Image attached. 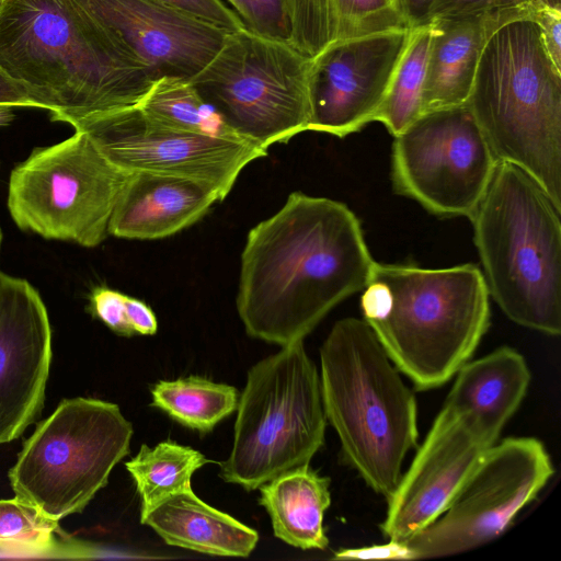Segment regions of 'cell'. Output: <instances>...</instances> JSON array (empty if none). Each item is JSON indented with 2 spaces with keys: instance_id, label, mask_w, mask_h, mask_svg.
<instances>
[{
  "instance_id": "1",
  "label": "cell",
  "mask_w": 561,
  "mask_h": 561,
  "mask_svg": "<svg viewBox=\"0 0 561 561\" xmlns=\"http://www.w3.org/2000/svg\"><path fill=\"white\" fill-rule=\"evenodd\" d=\"M375 261L343 203L296 191L255 225L241 253L237 310L245 332L286 346L363 290Z\"/></svg>"
},
{
  "instance_id": "2",
  "label": "cell",
  "mask_w": 561,
  "mask_h": 561,
  "mask_svg": "<svg viewBox=\"0 0 561 561\" xmlns=\"http://www.w3.org/2000/svg\"><path fill=\"white\" fill-rule=\"evenodd\" d=\"M0 77L32 107L71 126L137 105L157 80L76 0H4Z\"/></svg>"
},
{
  "instance_id": "3",
  "label": "cell",
  "mask_w": 561,
  "mask_h": 561,
  "mask_svg": "<svg viewBox=\"0 0 561 561\" xmlns=\"http://www.w3.org/2000/svg\"><path fill=\"white\" fill-rule=\"evenodd\" d=\"M360 308L387 355L417 390L443 386L490 325V295L473 264L445 268L375 261Z\"/></svg>"
},
{
  "instance_id": "4",
  "label": "cell",
  "mask_w": 561,
  "mask_h": 561,
  "mask_svg": "<svg viewBox=\"0 0 561 561\" xmlns=\"http://www.w3.org/2000/svg\"><path fill=\"white\" fill-rule=\"evenodd\" d=\"M533 14L491 32L467 105L495 159L526 171L561 209V70Z\"/></svg>"
},
{
  "instance_id": "5",
  "label": "cell",
  "mask_w": 561,
  "mask_h": 561,
  "mask_svg": "<svg viewBox=\"0 0 561 561\" xmlns=\"http://www.w3.org/2000/svg\"><path fill=\"white\" fill-rule=\"evenodd\" d=\"M320 365L324 413L345 461L388 499L417 442L413 392L364 319L333 324L320 348Z\"/></svg>"
},
{
  "instance_id": "6",
  "label": "cell",
  "mask_w": 561,
  "mask_h": 561,
  "mask_svg": "<svg viewBox=\"0 0 561 561\" xmlns=\"http://www.w3.org/2000/svg\"><path fill=\"white\" fill-rule=\"evenodd\" d=\"M561 209L519 167L497 161L472 216L490 297L513 322L561 332Z\"/></svg>"
},
{
  "instance_id": "7",
  "label": "cell",
  "mask_w": 561,
  "mask_h": 561,
  "mask_svg": "<svg viewBox=\"0 0 561 561\" xmlns=\"http://www.w3.org/2000/svg\"><path fill=\"white\" fill-rule=\"evenodd\" d=\"M320 375L302 341L256 363L239 398L232 449L220 477L247 491L309 465L324 444Z\"/></svg>"
},
{
  "instance_id": "8",
  "label": "cell",
  "mask_w": 561,
  "mask_h": 561,
  "mask_svg": "<svg viewBox=\"0 0 561 561\" xmlns=\"http://www.w3.org/2000/svg\"><path fill=\"white\" fill-rule=\"evenodd\" d=\"M133 426L115 403L62 400L24 443L9 479L15 497L59 520L82 512L129 454Z\"/></svg>"
},
{
  "instance_id": "9",
  "label": "cell",
  "mask_w": 561,
  "mask_h": 561,
  "mask_svg": "<svg viewBox=\"0 0 561 561\" xmlns=\"http://www.w3.org/2000/svg\"><path fill=\"white\" fill-rule=\"evenodd\" d=\"M311 58L288 43L230 31L211 60L190 80L240 137L264 149L309 130Z\"/></svg>"
},
{
  "instance_id": "10",
  "label": "cell",
  "mask_w": 561,
  "mask_h": 561,
  "mask_svg": "<svg viewBox=\"0 0 561 561\" xmlns=\"http://www.w3.org/2000/svg\"><path fill=\"white\" fill-rule=\"evenodd\" d=\"M130 172L108 161L81 130L34 149L11 172L8 209L15 225L46 239L93 248Z\"/></svg>"
},
{
  "instance_id": "11",
  "label": "cell",
  "mask_w": 561,
  "mask_h": 561,
  "mask_svg": "<svg viewBox=\"0 0 561 561\" xmlns=\"http://www.w3.org/2000/svg\"><path fill=\"white\" fill-rule=\"evenodd\" d=\"M543 444L510 437L490 446L446 511L403 541L413 560L469 551L497 538L553 476Z\"/></svg>"
},
{
  "instance_id": "12",
  "label": "cell",
  "mask_w": 561,
  "mask_h": 561,
  "mask_svg": "<svg viewBox=\"0 0 561 561\" xmlns=\"http://www.w3.org/2000/svg\"><path fill=\"white\" fill-rule=\"evenodd\" d=\"M495 159L467 104L422 114L394 136V191L442 217L470 218Z\"/></svg>"
},
{
  "instance_id": "13",
  "label": "cell",
  "mask_w": 561,
  "mask_h": 561,
  "mask_svg": "<svg viewBox=\"0 0 561 561\" xmlns=\"http://www.w3.org/2000/svg\"><path fill=\"white\" fill-rule=\"evenodd\" d=\"M113 164L127 172L186 178L213 187L224 201L239 174L267 149L241 137L180 130L137 105L99 113L72 125Z\"/></svg>"
},
{
  "instance_id": "14",
  "label": "cell",
  "mask_w": 561,
  "mask_h": 561,
  "mask_svg": "<svg viewBox=\"0 0 561 561\" xmlns=\"http://www.w3.org/2000/svg\"><path fill=\"white\" fill-rule=\"evenodd\" d=\"M410 31L337 39L311 58L309 130L344 138L375 122Z\"/></svg>"
},
{
  "instance_id": "15",
  "label": "cell",
  "mask_w": 561,
  "mask_h": 561,
  "mask_svg": "<svg viewBox=\"0 0 561 561\" xmlns=\"http://www.w3.org/2000/svg\"><path fill=\"white\" fill-rule=\"evenodd\" d=\"M494 443L469 414L444 403L387 499L383 536L403 542L436 520Z\"/></svg>"
},
{
  "instance_id": "16",
  "label": "cell",
  "mask_w": 561,
  "mask_h": 561,
  "mask_svg": "<svg viewBox=\"0 0 561 561\" xmlns=\"http://www.w3.org/2000/svg\"><path fill=\"white\" fill-rule=\"evenodd\" d=\"M51 362V329L38 291L0 272V445L41 414Z\"/></svg>"
},
{
  "instance_id": "17",
  "label": "cell",
  "mask_w": 561,
  "mask_h": 561,
  "mask_svg": "<svg viewBox=\"0 0 561 561\" xmlns=\"http://www.w3.org/2000/svg\"><path fill=\"white\" fill-rule=\"evenodd\" d=\"M76 1L114 32L157 79H191L230 32L160 0Z\"/></svg>"
},
{
  "instance_id": "18",
  "label": "cell",
  "mask_w": 561,
  "mask_h": 561,
  "mask_svg": "<svg viewBox=\"0 0 561 561\" xmlns=\"http://www.w3.org/2000/svg\"><path fill=\"white\" fill-rule=\"evenodd\" d=\"M217 202L210 186L186 178L130 172L113 209L108 234L156 240L199 221Z\"/></svg>"
},
{
  "instance_id": "19",
  "label": "cell",
  "mask_w": 561,
  "mask_h": 561,
  "mask_svg": "<svg viewBox=\"0 0 561 561\" xmlns=\"http://www.w3.org/2000/svg\"><path fill=\"white\" fill-rule=\"evenodd\" d=\"M535 11H502L431 20L422 114L465 105L491 32L507 19Z\"/></svg>"
},
{
  "instance_id": "20",
  "label": "cell",
  "mask_w": 561,
  "mask_h": 561,
  "mask_svg": "<svg viewBox=\"0 0 561 561\" xmlns=\"http://www.w3.org/2000/svg\"><path fill=\"white\" fill-rule=\"evenodd\" d=\"M530 378L524 356L503 346L466 362L456 373L445 404L469 414L479 428L496 442L523 402Z\"/></svg>"
},
{
  "instance_id": "21",
  "label": "cell",
  "mask_w": 561,
  "mask_h": 561,
  "mask_svg": "<svg viewBox=\"0 0 561 561\" xmlns=\"http://www.w3.org/2000/svg\"><path fill=\"white\" fill-rule=\"evenodd\" d=\"M140 522L170 546L211 556L248 557L259 541L255 529L203 502L192 489L168 497Z\"/></svg>"
},
{
  "instance_id": "22",
  "label": "cell",
  "mask_w": 561,
  "mask_h": 561,
  "mask_svg": "<svg viewBox=\"0 0 561 561\" xmlns=\"http://www.w3.org/2000/svg\"><path fill=\"white\" fill-rule=\"evenodd\" d=\"M260 492L275 537L304 550L328 547L323 517L331 504L329 478L307 465L262 484Z\"/></svg>"
},
{
  "instance_id": "23",
  "label": "cell",
  "mask_w": 561,
  "mask_h": 561,
  "mask_svg": "<svg viewBox=\"0 0 561 561\" xmlns=\"http://www.w3.org/2000/svg\"><path fill=\"white\" fill-rule=\"evenodd\" d=\"M202 453L172 440L141 445L126 469L141 499L140 517L168 497L191 488L193 473L209 462Z\"/></svg>"
},
{
  "instance_id": "24",
  "label": "cell",
  "mask_w": 561,
  "mask_h": 561,
  "mask_svg": "<svg viewBox=\"0 0 561 561\" xmlns=\"http://www.w3.org/2000/svg\"><path fill=\"white\" fill-rule=\"evenodd\" d=\"M152 405L178 423L207 433L238 408V390L198 376L161 380L151 390Z\"/></svg>"
},
{
  "instance_id": "25",
  "label": "cell",
  "mask_w": 561,
  "mask_h": 561,
  "mask_svg": "<svg viewBox=\"0 0 561 561\" xmlns=\"http://www.w3.org/2000/svg\"><path fill=\"white\" fill-rule=\"evenodd\" d=\"M137 106L154 121L180 130L240 137L202 99L187 78L175 76L158 78Z\"/></svg>"
},
{
  "instance_id": "26",
  "label": "cell",
  "mask_w": 561,
  "mask_h": 561,
  "mask_svg": "<svg viewBox=\"0 0 561 561\" xmlns=\"http://www.w3.org/2000/svg\"><path fill=\"white\" fill-rule=\"evenodd\" d=\"M428 24L410 31L408 43L375 118L393 137L422 115V92L430 43Z\"/></svg>"
},
{
  "instance_id": "27",
  "label": "cell",
  "mask_w": 561,
  "mask_h": 561,
  "mask_svg": "<svg viewBox=\"0 0 561 561\" xmlns=\"http://www.w3.org/2000/svg\"><path fill=\"white\" fill-rule=\"evenodd\" d=\"M58 535V520L45 516L18 497L0 500V550L53 556L62 552Z\"/></svg>"
},
{
  "instance_id": "28",
  "label": "cell",
  "mask_w": 561,
  "mask_h": 561,
  "mask_svg": "<svg viewBox=\"0 0 561 561\" xmlns=\"http://www.w3.org/2000/svg\"><path fill=\"white\" fill-rule=\"evenodd\" d=\"M291 36L289 45L313 58L337 39L334 0H286Z\"/></svg>"
},
{
  "instance_id": "29",
  "label": "cell",
  "mask_w": 561,
  "mask_h": 561,
  "mask_svg": "<svg viewBox=\"0 0 561 561\" xmlns=\"http://www.w3.org/2000/svg\"><path fill=\"white\" fill-rule=\"evenodd\" d=\"M90 311L119 335H153L158 330L157 317L145 301L106 286L92 290Z\"/></svg>"
},
{
  "instance_id": "30",
  "label": "cell",
  "mask_w": 561,
  "mask_h": 561,
  "mask_svg": "<svg viewBox=\"0 0 561 561\" xmlns=\"http://www.w3.org/2000/svg\"><path fill=\"white\" fill-rule=\"evenodd\" d=\"M334 7L337 39L409 30L396 10L393 0H334Z\"/></svg>"
},
{
  "instance_id": "31",
  "label": "cell",
  "mask_w": 561,
  "mask_h": 561,
  "mask_svg": "<svg viewBox=\"0 0 561 561\" xmlns=\"http://www.w3.org/2000/svg\"><path fill=\"white\" fill-rule=\"evenodd\" d=\"M250 32L289 44L291 25L286 0H229Z\"/></svg>"
},
{
  "instance_id": "32",
  "label": "cell",
  "mask_w": 561,
  "mask_h": 561,
  "mask_svg": "<svg viewBox=\"0 0 561 561\" xmlns=\"http://www.w3.org/2000/svg\"><path fill=\"white\" fill-rule=\"evenodd\" d=\"M538 0H434L432 19L502 11H536Z\"/></svg>"
},
{
  "instance_id": "33",
  "label": "cell",
  "mask_w": 561,
  "mask_h": 561,
  "mask_svg": "<svg viewBox=\"0 0 561 561\" xmlns=\"http://www.w3.org/2000/svg\"><path fill=\"white\" fill-rule=\"evenodd\" d=\"M198 19L228 31L245 27L239 15L224 0H160Z\"/></svg>"
},
{
  "instance_id": "34",
  "label": "cell",
  "mask_w": 561,
  "mask_h": 561,
  "mask_svg": "<svg viewBox=\"0 0 561 561\" xmlns=\"http://www.w3.org/2000/svg\"><path fill=\"white\" fill-rule=\"evenodd\" d=\"M337 560H413V556L405 542L388 540L383 545L362 548H350L336 551Z\"/></svg>"
},
{
  "instance_id": "35",
  "label": "cell",
  "mask_w": 561,
  "mask_h": 561,
  "mask_svg": "<svg viewBox=\"0 0 561 561\" xmlns=\"http://www.w3.org/2000/svg\"><path fill=\"white\" fill-rule=\"evenodd\" d=\"M533 16L540 26L542 41L550 58L561 70V11L541 5Z\"/></svg>"
},
{
  "instance_id": "36",
  "label": "cell",
  "mask_w": 561,
  "mask_h": 561,
  "mask_svg": "<svg viewBox=\"0 0 561 561\" xmlns=\"http://www.w3.org/2000/svg\"><path fill=\"white\" fill-rule=\"evenodd\" d=\"M393 4L409 30L426 25L432 20L434 0H393Z\"/></svg>"
},
{
  "instance_id": "37",
  "label": "cell",
  "mask_w": 561,
  "mask_h": 561,
  "mask_svg": "<svg viewBox=\"0 0 561 561\" xmlns=\"http://www.w3.org/2000/svg\"><path fill=\"white\" fill-rule=\"evenodd\" d=\"M0 104L12 107H32L31 103L0 77Z\"/></svg>"
},
{
  "instance_id": "38",
  "label": "cell",
  "mask_w": 561,
  "mask_h": 561,
  "mask_svg": "<svg viewBox=\"0 0 561 561\" xmlns=\"http://www.w3.org/2000/svg\"><path fill=\"white\" fill-rule=\"evenodd\" d=\"M15 118L12 106L0 104V127L10 125Z\"/></svg>"
},
{
  "instance_id": "39",
  "label": "cell",
  "mask_w": 561,
  "mask_h": 561,
  "mask_svg": "<svg viewBox=\"0 0 561 561\" xmlns=\"http://www.w3.org/2000/svg\"><path fill=\"white\" fill-rule=\"evenodd\" d=\"M538 1L543 7L561 11V0H538Z\"/></svg>"
},
{
  "instance_id": "40",
  "label": "cell",
  "mask_w": 561,
  "mask_h": 561,
  "mask_svg": "<svg viewBox=\"0 0 561 561\" xmlns=\"http://www.w3.org/2000/svg\"><path fill=\"white\" fill-rule=\"evenodd\" d=\"M1 243H2V230H1V227H0V248H1Z\"/></svg>"
},
{
  "instance_id": "41",
  "label": "cell",
  "mask_w": 561,
  "mask_h": 561,
  "mask_svg": "<svg viewBox=\"0 0 561 561\" xmlns=\"http://www.w3.org/2000/svg\"><path fill=\"white\" fill-rule=\"evenodd\" d=\"M4 0H0V9L2 8Z\"/></svg>"
},
{
  "instance_id": "42",
  "label": "cell",
  "mask_w": 561,
  "mask_h": 561,
  "mask_svg": "<svg viewBox=\"0 0 561 561\" xmlns=\"http://www.w3.org/2000/svg\"><path fill=\"white\" fill-rule=\"evenodd\" d=\"M225 1L229 2V0H225Z\"/></svg>"
}]
</instances>
